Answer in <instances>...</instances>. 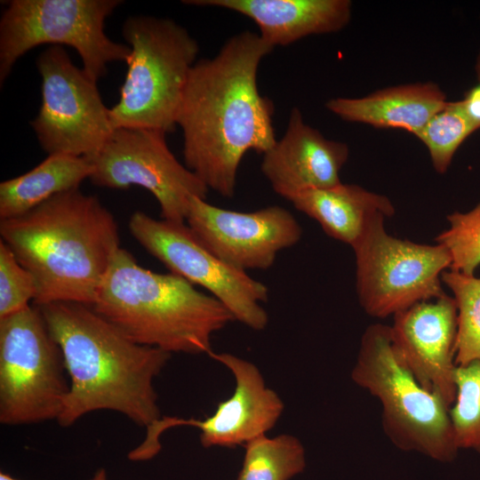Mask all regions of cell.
<instances>
[{
    "mask_svg": "<svg viewBox=\"0 0 480 480\" xmlns=\"http://www.w3.org/2000/svg\"><path fill=\"white\" fill-rule=\"evenodd\" d=\"M1 240L35 278L36 306H92L120 247L117 222L92 195L58 194L29 212L0 220Z\"/></svg>",
    "mask_w": 480,
    "mask_h": 480,
    "instance_id": "3",
    "label": "cell"
},
{
    "mask_svg": "<svg viewBox=\"0 0 480 480\" xmlns=\"http://www.w3.org/2000/svg\"><path fill=\"white\" fill-rule=\"evenodd\" d=\"M441 279L452 292L457 308L456 364L480 361V277L449 269Z\"/></svg>",
    "mask_w": 480,
    "mask_h": 480,
    "instance_id": "22",
    "label": "cell"
},
{
    "mask_svg": "<svg viewBox=\"0 0 480 480\" xmlns=\"http://www.w3.org/2000/svg\"><path fill=\"white\" fill-rule=\"evenodd\" d=\"M61 349L39 308L0 318V421L58 420L69 390Z\"/></svg>",
    "mask_w": 480,
    "mask_h": 480,
    "instance_id": "8",
    "label": "cell"
},
{
    "mask_svg": "<svg viewBox=\"0 0 480 480\" xmlns=\"http://www.w3.org/2000/svg\"><path fill=\"white\" fill-rule=\"evenodd\" d=\"M90 480H108L106 470L104 468L99 469L93 477Z\"/></svg>",
    "mask_w": 480,
    "mask_h": 480,
    "instance_id": "28",
    "label": "cell"
},
{
    "mask_svg": "<svg viewBox=\"0 0 480 480\" xmlns=\"http://www.w3.org/2000/svg\"><path fill=\"white\" fill-rule=\"evenodd\" d=\"M475 68H476V74L478 83H480V49H479V52H478V54H477V57H476V67Z\"/></svg>",
    "mask_w": 480,
    "mask_h": 480,
    "instance_id": "29",
    "label": "cell"
},
{
    "mask_svg": "<svg viewBox=\"0 0 480 480\" xmlns=\"http://www.w3.org/2000/svg\"><path fill=\"white\" fill-rule=\"evenodd\" d=\"M209 356L232 372L236 381L233 394L204 420L163 417L155 420L146 428L143 442L129 452V460L142 461L156 456L161 449L160 436L172 427L198 428L200 442L205 448H231L266 435L276 425L283 413L284 403L266 386L258 367L228 353L212 352Z\"/></svg>",
    "mask_w": 480,
    "mask_h": 480,
    "instance_id": "13",
    "label": "cell"
},
{
    "mask_svg": "<svg viewBox=\"0 0 480 480\" xmlns=\"http://www.w3.org/2000/svg\"><path fill=\"white\" fill-rule=\"evenodd\" d=\"M447 102L438 84L417 82L380 89L357 98H333L325 107L348 122L400 129L415 136Z\"/></svg>",
    "mask_w": 480,
    "mask_h": 480,
    "instance_id": "18",
    "label": "cell"
},
{
    "mask_svg": "<svg viewBox=\"0 0 480 480\" xmlns=\"http://www.w3.org/2000/svg\"><path fill=\"white\" fill-rule=\"evenodd\" d=\"M386 219L378 216L352 247L359 303L376 318L394 316L443 296L441 276L452 264L449 251L441 244H418L389 235Z\"/></svg>",
    "mask_w": 480,
    "mask_h": 480,
    "instance_id": "9",
    "label": "cell"
},
{
    "mask_svg": "<svg viewBox=\"0 0 480 480\" xmlns=\"http://www.w3.org/2000/svg\"><path fill=\"white\" fill-rule=\"evenodd\" d=\"M166 133L146 128H117L89 160L94 185L126 189L136 185L157 200L163 220L186 223L194 196L206 199L208 188L170 150Z\"/></svg>",
    "mask_w": 480,
    "mask_h": 480,
    "instance_id": "12",
    "label": "cell"
},
{
    "mask_svg": "<svg viewBox=\"0 0 480 480\" xmlns=\"http://www.w3.org/2000/svg\"><path fill=\"white\" fill-rule=\"evenodd\" d=\"M394 351L417 381L450 407L455 398L457 308L443 296L396 314L389 325Z\"/></svg>",
    "mask_w": 480,
    "mask_h": 480,
    "instance_id": "15",
    "label": "cell"
},
{
    "mask_svg": "<svg viewBox=\"0 0 480 480\" xmlns=\"http://www.w3.org/2000/svg\"><path fill=\"white\" fill-rule=\"evenodd\" d=\"M295 209L319 223L329 236L353 247L380 215L390 218V199L355 184L302 192L290 201Z\"/></svg>",
    "mask_w": 480,
    "mask_h": 480,
    "instance_id": "19",
    "label": "cell"
},
{
    "mask_svg": "<svg viewBox=\"0 0 480 480\" xmlns=\"http://www.w3.org/2000/svg\"><path fill=\"white\" fill-rule=\"evenodd\" d=\"M119 0H12L0 20V83L15 62L44 44L74 48L83 68L94 81L108 64L127 63L131 48L112 41L104 30L106 19Z\"/></svg>",
    "mask_w": 480,
    "mask_h": 480,
    "instance_id": "7",
    "label": "cell"
},
{
    "mask_svg": "<svg viewBox=\"0 0 480 480\" xmlns=\"http://www.w3.org/2000/svg\"><path fill=\"white\" fill-rule=\"evenodd\" d=\"M37 287L33 276L0 240V318L15 314L35 300Z\"/></svg>",
    "mask_w": 480,
    "mask_h": 480,
    "instance_id": "26",
    "label": "cell"
},
{
    "mask_svg": "<svg viewBox=\"0 0 480 480\" xmlns=\"http://www.w3.org/2000/svg\"><path fill=\"white\" fill-rule=\"evenodd\" d=\"M0 480H17L13 477H12L11 476L5 474V473H1L0 474Z\"/></svg>",
    "mask_w": 480,
    "mask_h": 480,
    "instance_id": "30",
    "label": "cell"
},
{
    "mask_svg": "<svg viewBox=\"0 0 480 480\" xmlns=\"http://www.w3.org/2000/svg\"><path fill=\"white\" fill-rule=\"evenodd\" d=\"M273 49L259 34L243 31L189 71L176 116L185 164L223 197L234 196L246 152L264 154L276 141L274 104L257 85L259 66Z\"/></svg>",
    "mask_w": 480,
    "mask_h": 480,
    "instance_id": "1",
    "label": "cell"
},
{
    "mask_svg": "<svg viewBox=\"0 0 480 480\" xmlns=\"http://www.w3.org/2000/svg\"><path fill=\"white\" fill-rule=\"evenodd\" d=\"M348 155L347 144L326 139L293 108L284 136L263 154L260 169L273 190L291 201L302 192L341 183Z\"/></svg>",
    "mask_w": 480,
    "mask_h": 480,
    "instance_id": "16",
    "label": "cell"
},
{
    "mask_svg": "<svg viewBox=\"0 0 480 480\" xmlns=\"http://www.w3.org/2000/svg\"><path fill=\"white\" fill-rule=\"evenodd\" d=\"M128 227L133 238L171 273L206 289L235 320L256 331L266 328L268 315L261 304L268 299V288L212 253L186 223L156 220L138 211Z\"/></svg>",
    "mask_w": 480,
    "mask_h": 480,
    "instance_id": "10",
    "label": "cell"
},
{
    "mask_svg": "<svg viewBox=\"0 0 480 480\" xmlns=\"http://www.w3.org/2000/svg\"><path fill=\"white\" fill-rule=\"evenodd\" d=\"M36 307L70 379L60 426L99 410L118 412L145 428L160 419L153 381L172 354L133 342L91 306L60 301Z\"/></svg>",
    "mask_w": 480,
    "mask_h": 480,
    "instance_id": "2",
    "label": "cell"
},
{
    "mask_svg": "<svg viewBox=\"0 0 480 480\" xmlns=\"http://www.w3.org/2000/svg\"><path fill=\"white\" fill-rule=\"evenodd\" d=\"M351 379L380 402L382 428L396 447L439 462L455 459L460 450L450 406L423 388L400 362L389 325L377 323L365 329Z\"/></svg>",
    "mask_w": 480,
    "mask_h": 480,
    "instance_id": "5",
    "label": "cell"
},
{
    "mask_svg": "<svg viewBox=\"0 0 480 480\" xmlns=\"http://www.w3.org/2000/svg\"><path fill=\"white\" fill-rule=\"evenodd\" d=\"M449 227L436 237L450 252L449 269L474 275L480 265V202L466 212L447 216Z\"/></svg>",
    "mask_w": 480,
    "mask_h": 480,
    "instance_id": "25",
    "label": "cell"
},
{
    "mask_svg": "<svg viewBox=\"0 0 480 480\" xmlns=\"http://www.w3.org/2000/svg\"><path fill=\"white\" fill-rule=\"evenodd\" d=\"M460 101V107L476 130L480 129V83L469 89Z\"/></svg>",
    "mask_w": 480,
    "mask_h": 480,
    "instance_id": "27",
    "label": "cell"
},
{
    "mask_svg": "<svg viewBox=\"0 0 480 480\" xmlns=\"http://www.w3.org/2000/svg\"><path fill=\"white\" fill-rule=\"evenodd\" d=\"M91 307L133 342L170 354L210 355L213 334L235 320L213 296L171 272L144 268L123 248Z\"/></svg>",
    "mask_w": 480,
    "mask_h": 480,
    "instance_id": "4",
    "label": "cell"
},
{
    "mask_svg": "<svg viewBox=\"0 0 480 480\" xmlns=\"http://www.w3.org/2000/svg\"><path fill=\"white\" fill-rule=\"evenodd\" d=\"M236 480H290L306 467L305 449L294 436H260L244 444Z\"/></svg>",
    "mask_w": 480,
    "mask_h": 480,
    "instance_id": "21",
    "label": "cell"
},
{
    "mask_svg": "<svg viewBox=\"0 0 480 480\" xmlns=\"http://www.w3.org/2000/svg\"><path fill=\"white\" fill-rule=\"evenodd\" d=\"M476 131L460 101H448L415 137L427 148L433 168L443 174L450 167L460 146Z\"/></svg>",
    "mask_w": 480,
    "mask_h": 480,
    "instance_id": "23",
    "label": "cell"
},
{
    "mask_svg": "<svg viewBox=\"0 0 480 480\" xmlns=\"http://www.w3.org/2000/svg\"><path fill=\"white\" fill-rule=\"evenodd\" d=\"M186 224L212 253L233 268H269L278 252L296 244L302 228L287 209L271 205L243 212L190 199Z\"/></svg>",
    "mask_w": 480,
    "mask_h": 480,
    "instance_id": "14",
    "label": "cell"
},
{
    "mask_svg": "<svg viewBox=\"0 0 480 480\" xmlns=\"http://www.w3.org/2000/svg\"><path fill=\"white\" fill-rule=\"evenodd\" d=\"M36 66L42 103L31 126L42 148L48 155L92 158L114 131L97 82L73 64L62 46L46 48Z\"/></svg>",
    "mask_w": 480,
    "mask_h": 480,
    "instance_id": "11",
    "label": "cell"
},
{
    "mask_svg": "<svg viewBox=\"0 0 480 480\" xmlns=\"http://www.w3.org/2000/svg\"><path fill=\"white\" fill-rule=\"evenodd\" d=\"M454 380L450 419L457 447L480 454V361L457 365Z\"/></svg>",
    "mask_w": 480,
    "mask_h": 480,
    "instance_id": "24",
    "label": "cell"
},
{
    "mask_svg": "<svg viewBox=\"0 0 480 480\" xmlns=\"http://www.w3.org/2000/svg\"><path fill=\"white\" fill-rule=\"evenodd\" d=\"M188 4L228 9L251 19L273 48L303 37L338 32L351 19L349 0H191Z\"/></svg>",
    "mask_w": 480,
    "mask_h": 480,
    "instance_id": "17",
    "label": "cell"
},
{
    "mask_svg": "<svg viewBox=\"0 0 480 480\" xmlns=\"http://www.w3.org/2000/svg\"><path fill=\"white\" fill-rule=\"evenodd\" d=\"M123 36L131 55L119 100L109 108L112 127L172 132L196 40L174 20L149 16L128 18Z\"/></svg>",
    "mask_w": 480,
    "mask_h": 480,
    "instance_id": "6",
    "label": "cell"
},
{
    "mask_svg": "<svg viewBox=\"0 0 480 480\" xmlns=\"http://www.w3.org/2000/svg\"><path fill=\"white\" fill-rule=\"evenodd\" d=\"M92 172L87 157L48 155L28 172L0 183V220L20 216L58 194L79 188Z\"/></svg>",
    "mask_w": 480,
    "mask_h": 480,
    "instance_id": "20",
    "label": "cell"
}]
</instances>
